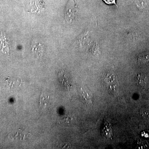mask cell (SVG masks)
<instances>
[{
	"instance_id": "8992f818",
	"label": "cell",
	"mask_w": 149,
	"mask_h": 149,
	"mask_svg": "<svg viewBox=\"0 0 149 149\" xmlns=\"http://www.w3.org/2000/svg\"><path fill=\"white\" fill-rule=\"evenodd\" d=\"M51 100L50 97L49 96L42 95L40 97V106L43 107H46L50 103Z\"/></svg>"
},
{
	"instance_id": "3957f363",
	"label": "cell",
	"mask_w": 149,
	"mask_h": 149,
	"mask_svg": "<svg viewBox=\"0 0 149 149\" xmlns=\"http://www.w3.org/2000/svg\"><path fill=\"white\" fill-rule=\"evenodd\" d=\"M6 88L14 90L20 87L23 84V81L18 78L8 77L5 80Z\"/></svg>"
},
{
	"instance_id": "7a4b0ae2",
	"label": "cell",
	"mask_w": 149,
	"mask_h": 149,
	"mask_svg": "<svg viewBox=\"0 0 149 149\" xmlns=\"http://www.w3.org/2000/svg\"><path fill=\"white\" fill-rule=\"evenodd\" d=\"M75 0H69L65 11V19L68 23H71L75 18L77 12Z\"/></svg>"
},
{
	"instance_id": "8fae6325",
	"label": "cell",
	"mask_w": 149,
	"mask_h": 149,
	"mask_svg": "<svg viewBox=\"0 0 149 149\" xmlns=\"http://www.w3.org/2000/svg\"><path fill=\"white\" fill-rule=\"evenodd\" d=\"M103 1L107 4L109 5H115L117 6V4H116V0H103Z\"/></svg>"
},
{
	"instance_id": "30bf717a",
	"label": "cell",
	"mask_w": 149,
	"mask_h": 149,
	"mask_svg": "<svg viewBox=\"0 0 149 149\" xmlns=\"http://www.w3.org/2000/svg\"><path fill=\"white\" fill-rule=\"evenodd\" d=\"M138 61L140 63L142 64L146 63L149 61V56L146 55L140 57L138 58Z\"/></svg>"
},
{
	"instance_id": "9c48e42d",
	"label": "cell",
	"mask_w": 149,
	"mask_h": 149,
	"mask_svg": "<svg viewBox=\"0 0 149 149\" xmlns=\"http://www.w3.org/2000/svg\"><path fill=\"white\" fill-rule=\"evenodd\" d=\"M61 77L63 78H62L63 83L64 84L65 87L70 88V83L69 77L63 72H62Z\"/></svg>"
},
{
	"instance_id": "6da1fadb",
	"label": "cell",
	"mask_w": 149,
	"mask_h": 149,
	"mask_svg": "<svg viewBox=\"0 0 149 149\" xmlns=\"http://www.w3.org/2000/svg\"><path fill=\"white\" fill-rule=\"evenodd\" d=\"M103 80L106 88L110 93L113 95L118 94L120 86L117 75L114 72L109 71L106 72L104 76Z\"/></svg>"
},
{
	"instance_id": "277c9868",
	"label": "cell",
	"mask_w": 149,
	"mask_h": 149,
	"mask_svg": "<svg viewBox=\"0 0 149 149\" xmlns=\"http://www.w3.org/2000/svg\"><path fill=\"white\" fill-rule=\"evenodd\" d=\"M0 49L3 53L9 55V44L5 34L3 32L0 35Z\"/></svg>"
},
{
	"instance_id": "52a82bcc",
	"label": "cell",
	"mask_w": 149,
	"mask_h": 149,
	"mask_svg": "<svg viewBox=\"0 0 149 149\" xmlns=\"http://www.w3.org/2000/svg\"><path fill=\"white\" fill-rule=\"evenodd\" d=\"M140 114L144 120L149 122V110L146 108L142 109L140 110Z\"/></svg>"
},
{
	"instance_id": "5b68a950",
	"label": "cell",
	"mask_w": 149,
	"mask_h": 149,
	"mask_svg": "<svg viewBox=\"0 0 149 149\" xmlns=\"http://www.w3.org/2000/svg\"><path fill=\"white\" fill-rule=\"evenodd\" d=\"M137 83L140 87L145 88L146 87L148 83V77L146 75L143 73H140L138 74L136 78Z\"/></svg>"
},
{
	"instance_id": "ba28073f",
	"label": "cell",
	"mask_w": 149,
	"mask_h": 149,
	"mask_svg": "<svg viewBox=\"0 0 149 149\" xmlns=\"http://www.w3.org/2000/svg\"><path fill=\"white\" fill-rule=\"evenodd\" d=\"M83 96L85 102L88 104L93 103V98L90 93H88L86 91H83Z\"/></svg>"
}]
</instances>
